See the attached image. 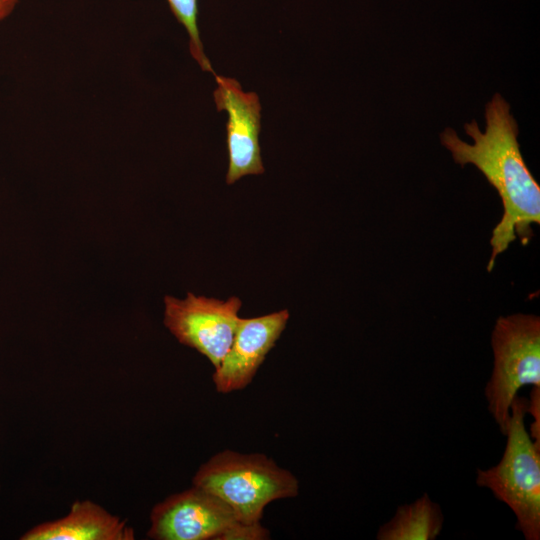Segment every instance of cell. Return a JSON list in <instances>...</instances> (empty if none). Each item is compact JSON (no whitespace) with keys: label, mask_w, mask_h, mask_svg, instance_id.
<instances>
[{"label":"cell","mask_w":540,"mask_h":540,"mask_svg":"<svg viewBox=\"0 0 540 540\" xmlns=\"http://www.w3.org/2000/svg\"><path fill=\"white\" fill-rule=\"evenodd\" d=\"M485 130L476 121L464 125L473 143L464 142L450 128L440 139L461 166L473 164L498 192L503 215L492 232V254L487 270L491 271L497 256L519 237L524 245L533 236L531 224L540 222V187L520 152L518 126L510 114L509 104L495 94L485 109Z\"/></svg>","instance_id":"1"},{"label":"cell","mask_w":540,"mask_h":540,"mask_svg":"<svg viewBox=\"0 0 540 540\" xmlns=\"http://www.w3.org/2000/svg\"><path fill=\"white\" fill-rule=\"evenodd\" d=\"M193 485L224 501L244 524L260 523L272 501L297 496V478L264 454L224 450L202 464Z\"/></svg>","instance_id":"2"},{"label":"cell","mask_w":540,"mask_h":540,"mask_svg":"<svg viewBox=\"0 0 540 540\" xmlns=\"http://www.w3.org/2000/svg\"><path fill=\"white\" fill-rule=\"evenodd\" d=\"M528 399L517 395L510 408L507 442L498 464L478 470L476 483L514 512L526 540L540 539V442L525 426Z\"/></svg>","instance_id":"3"},{"label":"cell","mask_w":540,"mask_h":540,"mask_svg":"<svg viewBox=\"0 0 540 540\" xmlns=\"http://www.w3.org/2000/svg\"><path fill=\"white\" fill-rule=\"evenodd\" d=\"M491 344L494 366L485 387L488 410L505 434L510 408L519 390L540 386V319L531 314L500 317Z\"/></svg>","instance_id":"4"},{"label":"cell","mask_w":540,"mask_h":540,"mask_svg":"<svg viewBox=\"0 0 540 540\" xmlns=\"http://www.w3.org/2000/svg\"><path fill=\"white\" fill-rule=\"evenodd\" d=\"M164 324L175 338L206 356L217 368L237 330L241 300L226 301L188 293L183 300L164 297Z\"/></svg>","instance_id":"5"},{"label":"cell","mask_w":540,"mask_h":540,"mask_svg":"<svg viewBox=\"0 0 540 540\" xmlns=\"http://www.w3.org/2000/svg\"><path fill=\"white\" fill-rule=\"evenodd\" d=\"M150 521L147 536L155 540H217L240 522L224 501L195 485L157 503Z\"/></svg>","instance_id":"6"},{"label":"cell","mask_w":540,"mask_h":540,"mask_svg":"<svg viewBox=\"0 0 540 540\" xmlns=\"http://www.w3.org/2000/svg\"><path fill=\"white\" fill-rule=\"evenodd\" d=\"M217 88L213 92L218 111H226V142L229 166L227 184H233L246 175L264 172L260 154L261 105L258 95L244 92L238 81L214 75Z\"/></svg>","instance_id":"7"},{"label":"cell","mask_w":540,"mask_h":540,"mask_svg":"<svg viewBox=\"0 0 540 540\" xmlns=\"http://www.w3.org/2000/svg\"><path fill=\"white\" fill-rule=\"evenodd\" d=\"M289 319L288 310L255 318H240L233 342L213 382L219 393H230L248 386L266 355L274 347Z\"/></svg>","instance_id":"8"},{"label":"cell","mask_w":540,"mask_h":540,"mask_svg":"<svg viewBox=\"0 0 540 540\" xmlns=\"http://www.w3.org/2000/svg\"><path fill=\"white\" fill-rule=\"evenodd\" d=\"M134 529L102 506L75 501L69 512L56 520L42 522L21 537L22 540H133Z\"/></svg>","instance_id":"9"},{"label":"cell","mask_w":540,"mask_h":540,"mask_svg":"<svg viewBox=\"0 0 540 540\" xmlns=\"http://www.w3.org/2000/svg\"><path fill=\"white\" fill-rule=\"evenodd\" d=\"M443 525L440 506L428 494L410 504L399 506L395 515L382 525L377 533L378 540H434Z\"/></svg>","instance_id":"10"},{"label":"cell","mask_w":540,"mask_h":540,"mask_svg":"<svg viewBox=\"0 0 540 540\" xmlns=\"http://www.w3.org/2000/svg\"><path fill=\"white\" fill-rule=\"evenodd\" d=\"M176 20L186 29L189 37V51L203 71L216 74L204 53L198 28V0H167Z\"/></svg>","instance_id":"11"},{"label":"cell","mask_w":540,"mask_h":540,"mask_svg":"<svg viewBox=\"0 0 540 540\" xmlns=\"http://www.w3.org/2000/svg\"><path fill=\"white\" fill-rule=\"evenodd\" d=\"M269 531L260 523L244 524L237 522L233 527L225 532L221 539H246V540H261L268 539Z\"/></svg>","instance_id":"12"},{"label":"cell","mask_w":540,"mask_h":540,"mask_svg":"<svg viewBox=\"0 0 540 540\" xmlns=\"http://www.w3.org/2000/svg\"><path fill=\"white\" fill-rule=\"evenodd\" d=\"M527 413L533 417L530 426V437L533 441L540 442V386H533L528 399Z\"/></svg>","instance_id":"13"},{"label":"cell","mask_w":540,"mask_h":540,"mask_svg":"<svg viewBox=\"0 0 540 540\" xmlns=\"http://www.w3.org/2000/svg\"><path fill=\"white\" fill-rule=\"evenodd\" d=\"M19 0H0V22L12 14Z\"/></svg>","instance_id":"14"}]
</instances>
